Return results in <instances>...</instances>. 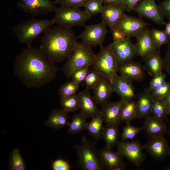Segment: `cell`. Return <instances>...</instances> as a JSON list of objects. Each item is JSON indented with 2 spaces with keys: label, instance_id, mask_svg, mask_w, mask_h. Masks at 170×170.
I'll return each instance as SVG.
<instances>
[{
  "label": "cell",
  "instance_id": "cell-46",
  "mask_svg": "<svg viewBox=\"0 0 170 170\" xmlns=\"http://www.w3.org/2000/svg\"><path fill=\"white\" fill-rule=\"evenodd\" d=\"M141 0H123L122 5L125 11L130 12Z\"/></svg>",
  "mask_w": 170,
  "mask_h": 170
},
{
  "label": "cell",
  "instance_id": "cell-54",
  "mask_svg": "<svg viewBox=\"0 0 170 170\" xmlns=\"http://www.w3.org/2000/svg\"><path fill=\"white\" fill-rule=\"evenodd\" d=\"M167 169H168V170H170V167H168V168H167Z\"/></svg>",
  "mask_w": 170,
  "mask_h": 170
},
{
  "label": "cell",
  "instance_id": "cell-25",
  "mask_svg": "<svg viewBox=\"0 0 170 170\" xmlns=\"http://www.w3.org/2000/svg\"><path fill=\"white\" fill-rule=\"evenodd\" d=\"M70 123L68 113L62 109L57 108L52 110L45 122L53 130H59L68 126Z\"/></svg>",
  "mask_w": 170,
  "mask_h": 170
},
{
  "label": "cell",
  "instance_id": "cell-5",
  "mask_svg": "<svg viewBox=\"0 0 170 170\" xmlns=\"http://www.w3.org/2000/svg\"><path fill=\"white\" fill-rule=\"evenodd\" d=\"M101 75L111 83L117 75L119 65L110 44L102 46L95 57L92 65Z\"/></svg>",
  "mask_w": 170,
  "mask_h": 170
},
{
  "label": "cell",
  "instance_id": "cell-19",
  "mask_svg": "<svg viewBox=\"0 0 170 170\" xmlns=\"http://www.w3.org/2000/svg\"><path fill=\"white\" fill-rule=\"evenodd\" d=\"M145 68L139 62L133 60L119 66L120 75L130 80L140 82L145 76Z\"/></svg>",
  "mask_w": 170,
  "mask_h": 170
},
{
  "label": "cell",
  "instance_id": "cell-34",
  "mask_svg": "<svg viewBox=\"0 0 170 170\" xmlns=\"http://www.w3.org/2000/svg\"><path fill=\"white\" fill-rule=\"evenodd\" d=\"M79 85L71 81L61 85L58 89V94L60 99L76 94Z\"/></svg>",
  "mask_w": 170,
  "mask_h": 170
},
{
  "label": "cell",
  "instance_id": "cell-49",
  "mask_svg": "<svg viewBox=\"0 0 170 170\" xmlns=\"http://www.w3.org/2000/svg\"><path fill=\"white\" fill-rule=\"evenodd\" d=\"M164 25L165 27L164 31L170 40V21H169L167 23H165Z\"/></svg>",
  "mask_w": 170,
  "mask_h": 170
},
{
  "label": "cell",
  "instance_id": "cell-32",
  "mask_svg": "<svg viewBox=\"0 0 170 170\" xmlns=\"http://www.w3.org/2000/svg\"><path fill=\"white\" fill-rule=\"evenodd\" d=\"M9 168L11 170H25L26 168L24 159L19 150H13L10 154L9 161Z\"/></svg>",
  "mask_w": 170,
  "mask_h": 170
},
{
  "label": "cell",
  "instance_id": "cell-16",
  "mask_svg": "<svg viewBox=\"0 0 170 170\" xmlns=\"http://www.w3.org/2000/svg\"><path fill=\"white\" fill-rule=\"evenodd\" d=\"M111 83L113 92L124 101L133 100L136 97L135 89L132 80L117 75Z\"/></svg>",
  "mask_w": 170,
  "mask_h": 170
},
{
  "label": "cell",
  "instance_id": "cell-41",
  "mask_svg": "<svg viewBox=\"0 0 170 170\" xmlns=\"http://www.w3.org/2000/svg\"><path fill=\"white\" fill-rule=\"evenodd\" d=\"M167 76L163 72L153 77L149 86L144 89V91L151 92L152 91L165 82Z\"/></svg>",
  "mask_w": 170,
  "mask_h": 170
},
{
  "label": "cell",
  "instance_id": "cell-43",
  "mask_svg": "<svg viewBox=\"0 0 170 170\" xmlns=\"http://www.w3.org/2000/svg\"><path fill=\"white\" fill-rule=\"evenodd\" d=\"M52 167L53 170H69L70 166L66 161L58 159L52 162Z\"/></svg>",
  "mask_w": 170,
  "mask_h": 170
},
{
  "label": "cell",
  "instance_id": "cell-31",
  "mask_svg": "<svg viewBox=\"0 0 170 170\" xmlns=\"http://www.w3.org/2000/svg\"><path fill=\"white\" fill-rule=\"evenodd\" d=\"M60 103L62 109L68 113L80 109L79 100L77 94L60 99Z\"/></svg>",
  "mask_w": 170,
  "mask_h": 170
},
{
  "label": "cell",
  "instance_id": "cell-3",
  "mask_svg": "<svg viewBox=\"0 0 170 170\" xmlns=\"http://www.w3.org/2000/svg\"><path fill=\"white\" fill-rule=\"evenodd\" d=\"M92 46L76 41L66 61L60 69L67 79L77 69L91 66L96 54Z\"/></svg>",
  "mask_w": 170,
  "mask_h": 170
},
{
  "label": "cell",
  "instance_id": "cell-27",
  "mask_svg": "<svg viewBox=\"0 0 170 170\" xmlns=\"http://www.w3.org/2000/svg\"><path fill=\"white\" fill-rule=\"evenodd\" d=\"M137 118V109L136 101L133 100L125 101L122 105L120 112V122H130Z\"/></svg>",
  "mask_w": 170,
  "mask_h": 170
},
{
  "label": "cell",
  "instance_id": "cell-52",
  "mask_svg": "<svg viewBox=\"0 0 170 170\" xmlns=\"http://www.w3.org/2000/svg\"><path fill=\"white\" fill-rule=\"evenodd\" d=\"M167 115L170 116V106L167 107Z\"/></svg>",
  "mask_w": 170,
  "mask_h": 170
},
{
  "label": "cell",
  "instance_id": "cell-44",
  "mask_svg": "<svg viewBox=\"0 0 170 170\" xmlns=\"http://www.w3.org/2000/svg\"><path fill=\"white\" fill-rule=\"evenodd\" d=\"M158 5L164 16L170 21V0H164Z\"/></svg>",
  "mask_w": 170,
  "mask_h": 170
},
{
  "label": "cell",
  "instance_id": "cell-39",
  "mask_svg": "<svg viewBox=\"0 0 170 170\" xmlns=\"http://www.w3.org/2000/svg\"><path fill=\"white\" fill-rule=\"evenodd\" d=\"M170 92V82H165L150 93L154 99H162Z\"/></svg>",
  "mask_w": 170,
  "mask_h": 170
},
{
  "label": "cell",
  "instance_id": "cell-50",
  "mask_svg": "<svg viewBox=\"0 0 170 170\" xmlns=\"http://www.w3.org/2000/svg\"><path fill=\"white\" fill-rule=\"evenodd\" d=\"M162 99L168 107L170 106V92L166 95Z\"/></svg>",
  "mask_w": 170,
  "mask_h": 170
},
{
  "label": "cell",
  "instance_id": "cell-9",
  "mask_svg": "<svg viewBox=\"0 0 170 170\" xmlns=\"http://www.w3.org/2000/svg\"><path fill=\"white\" fill-rule=\"evenodd\" d=\"M108 32L106 25L103 22L84 26V31L78 37L82 42L90 46H103V44Z\"/></svg>",
  "mask_w": 170,
  "mask_h": 170
},
{
  "label": "cell",
  "instance_id": "cell-55",
  "mask_svg": "<svg viewBox=\"0 0 170 170\" xmlns=\"http://www.w3.org/2000/svg\"><path fill=\"white\" fill-rule=\"evenodd\" d=\"M169 133H170V130H169Z\"/></svg>",
  "mask_w": 170,
  "mask_h": 170
},
{
  "label": "cell",
  "instance_id": "cell-22",
  "mask_svg": "<svg viewBox=\"0 0 170 170\" xmlns=\"http://www.w3.org/2000/svg\"><path fill=\"white\" fill-rule=\"evenodd\" d=\"M93 90L95 101L97 105L102 106L109 101L113 92L111 83L102 76Z\"/></svg>",
  "mask_w": 170,
  "mask_h": 170
},
{
  "label": "cell",
  "instance_id": "cell-33",
  "mask_svg": "<svg viewBox=\"0 0 170 170\" xmlns=\"http://www.w3.org/2000/svg\"><path fill=\"white\" fill-rule=\"evenodd\" d=\"M167 108L162 99H154L151 113L156 117L167 121Z\"/></svg>",
  "mask_w": 170,
  "mask_h": 170
},
{
  "label": "cell",
  "instance_id": "cell-47",
  "mask_svg": "<svg viewBox=\"0 0 170 170\" xmlns=\"http://www.w3.org/2000/svg\"><path fill=\"white\" fill-rule=\"evenodd\" d=\"M164 59L165 69L167 73L170 74V42L168 44Z\"/></svg>",
  "mask_w": 170,
  "mask_h": 170
},
{
  "label": "cell",
  "instance_id": "cell-18",
  "mask_svg": "<svg viewBox=\"0 0 170 170\" xmlns=\"http://www.w3.org/2000/svg\"><path fill=\"white\" fill-rule=\"evenodd\" d=\"M80 102V113L86 118L93 117L100 112L97 104L88 91L85 89L77 94Z\"/></svg>",
  "mask_w": 170,
  "mask_h": 170
},
{
  "label": "cell",
  "instance_id": "cell-48",
  "mask_svg": "<svg viewBox=\"0 0 170 170\" xmlns=\"http://www.w3.org/2000/svg\"><path fill=\"white\" fill-rule=\"evenodd\" d=\"M105 5L108 4H115L122 5L123 0H102Z\"/></svg>",
  "mask_w": 170,
  "mask_h": 170
},
{
  "label": "cell",
  "instance_id": "cell-51",
  "mask_svg": "<svg viewBox=\"0 0 170 170\" xmlns=\"http://www.w3.org/2000/svg\"><path fill=\"white\" fill-rule=\"evenodd\" d=\"M126 165L124 162L119 165L115 169V170H124L126 169Z\"/></svg>",
  "mask_w": 170,
  "mask_h": 170
},
{
  "label": "cell",
  "instance_id": "cell-23",
  "mask_svg": "<svg viewBox=\"0 0 170 170\" xmlns=\"http://www.w3.org/2000/svg\"><path fill=\"white\" fill-rule=\"evenodd\" d=\"M143 128L149 137L163 136L167 132L164 121L154 116L146 117Z\"/></svg>",
  "mask_w": 170,
  "mask_h": 170
},
{
  "label": "cell",
  "instance_id": "cell-36",
  "mask_svg": "<svg viewBox=\"0 0 170 170\" xmlns=\"http://www.w3.org/2000/svg\"><path fill=\"white\" fill-rule=\"evenodd\" d=\"M150 32L153 41L159 49L162 46L170 42V40L164 30L153 28Z\"/></svg>",
  "mask_w": 170,
  "mask_h": 170
},
{
  "label": "cell",
  "instance_id": "cell-17",
  "mask_svg": "<svg viewBox=\"0 0 170 170\" xmlns=\"http://www.w3.org/2000/svg\"><path fill=\"white\" fill-rule=\"evenodd\" d=\"M125 10L122 5L108 4L103 6L101 13L102 22L107 25L111 31L116 27V25L123 15Z\"/></svg>",
  "mask_w": 170,
  "mask_h": 170
},
{
  "label": "cell",
  "instance_id": "cell-35",
  "mask_svg": "<svg viewBox=\"0 0 170 170\" xmlns=\"http://www.w3.org/2000/svg\"><path fill=\"white\" fill-rule=\"evenodd\" d=\"M103 3L102 0H89L84 5V10L91 17L101 14Z\"/></svg>",
  "mask_w": 170,
  "mask_h": 170
},
{
  "label": "cell",
  "instance_id": "cell-14",
  "mask_svg": "<svg viewBox=\"0 0 170 170\" xmlns=\"http://www.w3.org/2000/svg\"><path fill=\"white\" fill-rule=\"evenodd\" d=\"M136 55L144 59L159 49L151 37L150 31L147 27L136 37Z\"/></svg>",
  "mask_w": 170,
  "mask_h": 170
},
{
  "label": "cell",
  "instance_id": "cell-6",
  "mask_svg": "<svg viewBox=\"0 0 170 170\" xmlns=\"http://www.w3.org/2000/svg\"><path fill=\"white\" fill-rule=\"evenodd\" d=\"M78 164L80 168L84 170L103 169L99 159V153L95 143L83 136L80 144L75 146Z\"/></svg>",
  "mask_w": 170,
  "mask_h": 170
},
{
  "label": "cell",
  "instance_id": "cell-15",
  "mask_svg": "<svg viewBox=\"0 0 170 170\" xmlns=\"http://www.w3.org/2000/svg\"><path fill=\"white\" fill-rule=\"evenodd\" d=\"M149 137L144 148L154 158L163 160L169 155L170 146L167 140L163 136Z\"/></svg>",
  "mask_w": 170,
  "mask_h": 170
},
{
  "label": "cell",
  "instance_id": "cell-24",
  "mask_svg": "<svg viewBox=\"0 0 170 170\" xmlns=\"http://www.w3.org/2000/svg\"><path fill=\"white\" fill-rule=\"evenodd\" d=\"M144 60L145 69L152 77L162 72L165 69L164 59L161 55L159 49L152 53Z\"/></svg>",
  "mask_w": 170,
  "mask_h": 170
},
{
  "label": "cell",
  "instance_id": "cell-38",
  "mask_svg": "<svg viewBox=\"0 0 170 170\" xmlns=\"http://www.w3.org/2000/svg\"><path fill=\"white\" fill-rule=\"evenodd\" d=\"M143 130V127H136L132 126L130 122L126 123L122 130L121 135L122 140L133 139Z\"/></svg>",
  "mask_w": 170,
  "mask_h": 170
},
{
  "label": "cell",
  "instance_id": "cell-28",
  "mask_svg": "<svg viewBox=\"0 0 170 170\" xmlns=\"http://www.w3.org/2000/svg\"><path fill=\"white\" fill-rule=\"evenodd\" d=\"M104 122L100 112L92 117V119L87 122L86 129L89 133L95 139H102L104 127Z\"/></svg>",
  "mask_w": 170,
  "mask_h": 170
},
{
  "label": "cell",
  "instance_id": "cell-40",
  "mask_svg": "<svg viewBox=\"0 0 170 170\" xmlns=\"http://www.w3.org/2000/svg\"><path fill=\"white\" fill-rule=\"evenodd\" d=\"M90 67H86L76 70L71 75V81L80 85L84 82Z\"/></svg>",
  "mask_w": 170,
  "mask_h": 170
},
{
  "label": "cell",
  "instance_id": "cell-2",
  "mask_svg": "<svg viewBox=\"0 0 170 170\" xmlns=\"http://www.w3.org/2000/svg\"><path fill=\"white\" fill-rule=\"evenodd\" d=\"M76 41L71 28L58 25L41 37L40 48L52 61L59 63L66 60Z\"/></svg>",
  "mask_w": 170,
  "mask_h": 170
},
{
  "label": "cell",
  "instance_id": "cell-1",
  "mask_svg": "<svg viewBox=\"0 0 170 170\" xmlns=\"http://www.w3.org/2000/svg\"><path fill=\"white\" fill-rule=\"evenodd\" d=\"M59 69L39 48L31 45L22 49L14 63V74L27 88L40 89L56 77Z\"/></svg>",
  "mask_w": 170,
  "mask_h": 170
},
{
  "label": "cell",
  "instance_id": "cell-4",
  "mask_svg": "<svg viewBox=\"0 0 170 170\" xmlns=\"http://www.w3.org/2000/svg\"><path fill=\"white\" fill-rule=\"evenodd\" d=\"M54 24L53 19H33L13 27L12 30L18 41L28 46L31 45L33 41L41 34L47 32Z\"/></svg>",
  "mask_w": 170,
  "mask_h": 170
},
{
  "label": "cell",
  "instance_id": "cell-45",
  "mask_svg": "<svg viewBox=\"0 0 170 170\" xmlns=\"http://www.w3.org/2000/svg\"><path fill=\"white\" fill-rule=\"evenodd\" d=\"M111 31L114 42L122 41L126 37L124 34L116 27L113 28Z\"/></svg>",
  "mask_w": 170,
  "mask_h": 170
},
{
  "label": "cell",
  "instance_id": "cell-21",
  "mask_svg": "<svg viewBox=\"0 0 170 170\" xmlns=\"http://www.w3.org/2000/svg\"><path fill=\"white\" fill-rule=\"evenodd\" d=\"M100 164L103 169L115 170L123 162V157L117 152H115L111 149L105 147L98 151Z\"/></svg>",
  "mask_w": 170,
  "mask_h": 170
},
{
  "label": "cell",
  "instance_id": "cell-42",
  "mask_svg": "<svg viewBox=\"0 0 170 170\" xmlns=\"http://www.w3.org/2000/svg\"><path fill=\"white\" fill-rule=\"evenodd\" d=\"M89 0H56L57 3L60 5L79 8L83 7L85 3Z\"/></svg>",
  "mask_w": 170,
  "mask_h": 170
},
{
  "label": "cell",
  "instance_id": "cell-30",
  "mask_svg": "<svg viewBox=\"0 0 170 170\" xmlns=\"http://www.w3.org/2000/svg\"><path fill=\"white\" fill-rule=\"evenodd\" d=\"M87 123L86 118L80 112L75 114L68 126L67 133L76 134L86 129Z\"/></svg>",
  "mask_w": 170,
  "mask_h": 170
},
{
  "label": "cell",
  "instance_id": "cell-8",
  "mask_svg": "<svg viewBox=\"0 0 170 170\" xmlns=\"http://www.w3.org/2000/svg\"><path fill=\"white\" fill-rule=\"evenodd\" d=\"M55 1L51 0H19L17 8L22 11L36 16L54 12L57 7Z\"/></svg>",
  "mask_w": 170,
  "mask_h": 170
},
{
  "label": "cell",
  "instance_id": "cell-12",
  "mask_svg": "<svg viewBox=\"0 0 170 170\" xmlns=\"http://www.w3.org/2000/svg\"><path fill=\"white\" fill-rule=\"evenodd\" d=\"M130 38L126 37L122 41L110 44L119 66L132 60L136 55L135 44L132 43Z\"/></svg>",
  "mask_w": 170,
  "mask_h": 170
},
{
  "label": "cell",
  "instance_id": "cell-13",
  "mask_svg": "<svg viewBox=\"0 0 170 170\" xmlns=\"http://www.w3.org/2000/svg\"><path fill=\"white\" fill-rule=\"evenodd\" d=\"M148 24L140 18L128 15L125 13L117 23L116 27L122 31L126 37H135L146 28Z\"/></svg>",
  "mask_w": 170,
  "mask_h": 170
},
{
  "label": "cell",
  "instance_id": "cell-53",
  "mask_svg": "<svg viewBox=\"0 0 170 170\" xmlns=\"http://www.w3.org/2000/svg\"><path fill=\"white\" fill-rule=\"evenodd\" d=\"M169 155L170 156V146L169 147Z\"/></svg>",
  "mask_w": 170,
  "mask_h": 170
},
{
  "label": "cell",
  "instance_id": "cell-20",
  "mask_svg": "<svg viewBox=\"0 0 170 170\" xmlns=\"http://www.w3.org/2000/svg\"><path fill=\"white\" fill-rule=\"evenodd\" d=\"M125 101L121 99L115 102H108L103 106L100 113L106 124L118 125L120 123L119 114L121 107Z\"/></svg>",
  "mask_w": 170,
  "mask_h": 170
},
{
  "label": "cell",
  "instance_id": "cell-11",
  "mask_svg": "<svg viewBox=\"0 0 170 170\" xmlns=\"http://www.w3.org/2000/svg\"><path fill=\"white\" fill-rule=\"evenodd\" d=\"M133 11L140 17L151 20L159 25L165 24L164 16L155 0H141L133 8Z\"/></svg>",
  "mask_w": 170,
  "mask_h": 170
},
{
  "label": "cell",
  "instance_id": "cell-37",
  "mask_svg": "<svg viewBox=\"0 0 170 170\" xmlns=\"http://www.w3.org/2000/svg\"><path fill=\"white\" fill-rule=\"evenodd\" d=\"M102 76L94 69L89 70L84 81L86 89L93 90L96 86Z\"/></svg>",
  "mask_w": 170,
  "mask_h": 170
},
{
  "label": "cell",
  "instance_id": "cell-7",
  "mask_svg": "<svg viewBox=\"0 0 170 170\" xmlns=\"http://www.w3.org/2000/svg\"><path fill=\"white\" fill-rule=\"evenodd\" d=\"M54 12V24L66 27L84 26L91 18L84 10L61 5L57 7Z\"/></svg>",
  "mask_w": 170,
  "mask_h": 170
},
{
  "label": "cell",
  "instance_id": "cell-26",
  "mask_svg": "<svg viewBox=\"0 0 170 170\" xmlns=\"http://www.w3.org/2000/svg\"><path fill=\"white\" fill-rule=\"evenodd\" d=\"M154 100L150 92L144 91L139 94L136 101L137 118H146L151 113Z\"/></svg>",
  "mask_w": 170,
  "mask_h": 170
},
{
  "label": "cell",
  "instance_id": "cell-29",
  "mask_svg": "<svg viewBox=\"0 0 170 170\" xmlns=\"http://www.w3.org/2000/svg\"><path fill=\"white\" fill-rule=\"evenodd\" d=\"M118 125L106 124L104 127L102 137L105 147L111 149L118 142L119 137Z\"/></svg>",
  "mask_w": 170,
  "mask_h": 170
},
{
  "label": "cell",
  "instance_id": "cell-10",
  "mask_svg": "<svg viewBox=\"0 0 170 170\" xmlns=\"http://www.w3.org/2000/svg\"><path fill=\"white\" fill-rule=\"evenodd\" d=\"M117 152L133 165L139 166L143 162L144 156L143 147L137 140L122 141L117 143Z\"/></svg>",
  "mask_w": 170,
  "mask_h": 170
}]
</instances>
